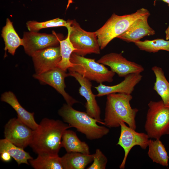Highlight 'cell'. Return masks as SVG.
<instances>
[{"mask_svg": "<svg viewBox=\"0 0 169 169\" xmlns=\"http://www.w3.org/2000/svg\"><path fill=\"white\" fill-rule=\"evenodd\" d=\"M72 127L60 120L43 119L37 128L33 130L29 146L38 155L56 156L62 147L64 131Z\"/></svg>", "mask_w": 169, "mask_h": 169, "instance_id": "obj_1", "label": "cell"}, {"mask_svg": "<svg viewBox=\"0 0 169 169\" xmlns=\"http://www.w3.org/2000/svg\"><path fill=\"white\" fill-rule=\"evenodd\" d=\"M132 98L131 94L123 93L107 95L104 125L110 128H116L124 122L136 130L135 118L138 110L131 107L130 101Z\"/></svg>", "mask_w": 169, "mask_h": 169, "instance_id": "obj_2", "label": "cell"}, {"mask_svg": "<svg viewBox=\"0 0 169 169\" xmlns=\"http://www.w3.org/2000/svg\"><path fill=\"white\" fill-rule=\"evenodd\" d=\"M58 114L65 122L84 134L88 139L101 138L109 132L107 127L97 124V123L101 124L100 121L86 112L76 110L67 104L63 105L59 110Z\"/></svg>", "mask_w": 169, "mask_h": 169, "instance_id": "obj_3", "label": "cell"}, {"mask_svg": "<svg viewBox=\"0 0 169 169\" xmlns=\"http://www.w3.org/2000/svg\"><path fill=\"white\" fill-rule=\"evenodd\" d=\"M149 13L147 9L141 8L130 14L122 16L112 14L96 31L100 49H103L112 39L126 31L137 19Z\"/></svg>", "mask_w": 169, "mask_h": 169, "instance_id": "obj_4", "label": "cell"}, {"mask_svg": "<svg viewBox=\"0 0 169 169\" xmlns=\"http://www.w3.org/2000/svg\"><path fill=\"white\" fill-rule=\"evenodd\" d=\"M70 61L73 65L68 69L69 71L75 72L90 81L98 83L113 81L115 73L103 64L96 62L95 59L86 58L73 52Z\"/></svg>", "mask_w": 169, "mask_h": 169, "instance_id": "obj_5", "label": "cell"}, {"mask_svg": "<svg viewBox=\"0 0 169 169\" xmlns=\"http://www.w3.org/2000/svg\"><path fill=\"white\" fill-rule=\"evenodd\" d=\"M145 129L149 138L160 139L169 134V108L161 100L148 104Z\"/></svg>", "mask_w": 169, "mask_h": 169, "instance_id": "obj_6", "label": "cell"}, {"mask_svg": "<svg viewBox=\"0 0 169 169\" xmlns=\"http://www.w3.org/2000/svg\"><path fill=\"white\" fill-rule=\"evenodd\" d=\"M69 39L76 50L73 53L84 56L89 54H100V48L96 31L89 32L83 29L75 19L70 20L69 26Z\"/></svg>", "mask_w": 169, "mask_h": 169, "instance_id": "obj_7", "label": "cell"}, {"mask_svg": "<svg viewBox=\"0 0 169 169\" xmlns=\"http://www.w3.org/2000/svg\"><path fill=\"white\" fill-rule=\"evenodd\" d=\"M61 35L54 31L52 34L38 32H25L23 38V45L26 54L31 56L36 52L45 49L56 46L59 44Z\"/></svg>", "mask_w": 169, "mask_h": 169, "instance_id": "obj_8", "label": "cell"}, {"mask_svg": "<svg viewBox=\"0 0 169 169\" xmlns=\"http://www.w3.org/2000/svg\"><path fill=\"white\" fill-rule=\"evenodd\" d=\"M120 125L121 131L117 145L121 146L124 151V157L119 166L120 169H123L131 149L135 146H139L142 149H146L148 146L149 138L146 133L137 132L124 122H121Z\"/></svg>", "mask_w": 169, "mask_h": 169, "instance_id": "obj_9", "label": "cell"}, {"mask_svg": "<svg viewBox=\"0 0 169 169\" xmlns=\"http://www.w3.org/2000/svg\"><path fill=\"white\" fill-rule=\"evenodd\" d=\"M97 62L109 66L120 77H124L131 74H140L144 70L142 65L128 60L121 53H111L105 54Z\"/></svg>", "mask_w": 169, "mask_h": 169, "instance_id": "obj_10", "label": "cell"}, {"mask_svg": "<svg viewBox=\"0 0 169 169\" xmlns=\"http://www.w3.org/2000/svg\"><path fill=\"white\" fill-rule=\"evenodd\" d=\"M33 130L19 119L13 118L6 124L4 130L5 138L19 147L24 149L29 146Z\"/></svg>", "mask_w": 169, "mask_h": 169, "instance_id": "obj_11", "label": "cell"}, {"mask_svg": "<svg viewBox=\"0 0 169 169\" xmlns=\"http://www.w3.org/2000/svg\"><path fill=\"white\" fill-rule=\"evenodd\" d=\"M66 71L58 67L45 72L34 74L33 77L41 83L48 84L54 88L64 97L67 104L72 106L79 102L68 94L65 90L64 79L68 76Z\"/></svg>", "mask_w": 169, "mask_h": 169, "instance_id": "obj_12", "label": "cell"}, {"mask_svg": "<svg viewBox=\"0 0 169 169\" xmlns=\"http://www.w3.org/2000/svg\"><path fill=\"white\" fill-rule=\"evenodd\" d=\"M69 71L68 76H71L75 78L80 85L79 93L86 100V113L104 125V122L102 121L100 118V110L95 99L96 95L93 94L91 90L92 84L90 80L75 72Z\"/></svg>", "mask_w": 169, "mask_h": 169, "instance_id": "obj_13", "label": "cell"}, {"mask_svg": "<svg viewBox=\"0 0 169 169\" xmlns=\"http://www.w3.org/2000/svg\"><path fill=\"white\" fill-rule=\"evenodd\" d=\"M36 74H42L57 67L61 59L60 46L49 47L32 56Z\"/></svg>", "mask_w": 169, "mask_h": 169, "instance_id": "obj_14", "label": "cell"}, {"mask_svg": "<svg viewBox=\"0 0 169 169\" xmlns=\"http://www.w3.org/2000/svg\"><path fill=\"white\" fill-rule=\"evenodd\" d=\"M142 76L141 74H131L124 77L120 83L112 86H107L102 83L94 88L98 91L97 97H101L114 93L131 94L135 86L141 80Z\"/></svg>", "mask_w": 169, "mask_h": 169, "instance_id": "obj_15", "label": "cell"}, {"mask_svg": "<svg viewBox=\"0 0 169 169\" xmlns=\"http://www.w3.org/2000/svg\"><path fill=\"white\" fill-rule=\"evenodd\" d=\"M150 13L137 19L125 32L117 38L127 42H135L146 36L155 34V31L149 25L148 19Z\"/></svg>", "mask_w": 169, "mask_h": 169, "instance_id": "obj_16", "label": "cell"}, {"mask_svg": "<svg viewBox=\"0 0 169 169\" xmlns=\"http://www.w3.org/2000/svg\"><path fill=\"white\" fill-rule=\"evenodd\" d=\"M1 100L8 104L15 110L17 118L33 130L38 126L34 118V113L30 112L23 107L18 102L15 95L12 92L8 91L3 93Z\"/></svg>", "mask_w": 169, "mask_h": 169, "instance_id": "obj_17", "label": "cell"}, {"mask_svg": "<svg viewBox=\"0 0 169 169\" xmlns=\"http://www.w3.org/2000/svg\"><path fill=\"white\" fill-rule=\"evenodd\" d=\"M94 154H84L79 152H67L61 157L64 169H84L93 161Z\"/></svg>", "mask_w": 169, "mask_h": 169, "instance_id": "obj_18", "label": "cell"}, {"mask_svg": "<svg viewBox=\"0 0 169 169\" xmlns=\"http://www.w3.org/2000/svg\"><path fill=\"white\" fill-rule=\"evenodd\" d=\"M62 147H64L67 152H76L84 154H90L89 147L85 142L80 140L75 132L66 130L62 135Z\"/></svg>", "mask_w": 169, "mask_h": 169, "instance_id": "obj_19", "label": "cell"}, {"mask_svg": "<svg viewBox=\"0 0 169 169\" xmlns=\"http://www.w3.org/2000/svg\"><path fill=\"white\" fill-rule=\"evenodd\" d=\"M1 36L4 42V50L14 55L16 49L20 46L23 45V40L15 30L13 23L10 19H6L5 25L3 27Z\"/></svg>", "mask_w": 169, "mask_h": 169, "instance_id": "obj_20", "label": "cell"}, {"mask_svg": "<svg viewBox=\"0 0 169 169\" xmlns=\"http://www.w3.org/2000/svg\"><path fill=\"white\" fill-rule=\"evenodd\" d=\"M151 69L156 78L153 89L161 97L165 105L169 108V82L161 68L155 66Z\"/></svg>", "mask_w": 169, "mask_h": 169, "instance_id": "obj_21", "label": "cell"}, {"mask_svg": "<svg viewBox=\"0 0 169 169\" xmlns=\"http://www.w3.org/2000/svg\"><path fill=\"white\" fill-rule=\"evenodd\" d=\"M148 155L153 162L163 166H168L169 157L166 148L160 139L149 140Z\"/></svg>", "mask_w": 169, "mask_h": 169, "instance_id": "obj_22", "label": "cell"}, {"mask_svg": "<svg viewBox=\"0 0 169 169\" xmlns=\"http://www.w3.org/2000/svg\"><path fill=\"white\" fill-rule=\"evenodd\" d=\"M23 149L17 146L5 138L0 140V152L4 151L8 152L18 165L22 163L29 165L28 160L33 159L29 154Z\"/></svg>", "mask_w": 169, "mask_h": 169, "instance_id": "obj_23", "label": "cell"}, {"mask_svg": "<svg viewBox=\"0 0 169 169\" xmlns=\"http://www.w3.org/2000/svg\"><path fill=\"white\" fill-rule=\"evenodd\" d=\"M29 162L35 169H64L59 155H38L37 158L29 160Z\"/></svg>", "mask_w": 169, "mask_h": 169, "instance_id": "obj_24", "label": "cell"}, {"mask_svg": "<svg viewBox=\"0 0 169 169\" xmlns=\"http://www.w3.org/2000/svg\"><path fill=\"white\" fill-rule=\"evenodd\" d=\"M67 29L68 33L67 38L59 41L61 59L57 66L65 71L73 66V64L70 61V57L72 54L76 50L69 39L70 29L69 28Z\"/></svg>", "mask_w": 169, "mask_h": 169, "instance_id": "obj_25", "label": "cell"}, {"mask_svg": "<svg viewBox=\"0 0 169 169\" xmlns=\"http://www.w3.org/2000/svg\"><path fill=\"white\" fill-rule=\"evenodd\" d=\"M140 50L150 53H156L160 50H164L169 52V40L163 38L153 40H139L134 42Z\"/></svg>", "mask_w": 169, "mask_h": 169, "instance_id": "obj_26", "label": "cell"}, {"mask_svg": "<svg viewBox=\"0 0 169 169\" xmlns=\"http://www.w3.org/2000/svg\"><path fill=\"white\" fill-rule=\"evenodd\" d=\"M69 23V20L66 21L62 19L57 18L43 22L29 21L27 22L26 25L29 31L38 32L41 29L49 28L65 27L67 28Z\"/></svg>", "mask_w": 169, "mask_h": 169, "instance_id": "obj_27", "label": "cell"}, {"mask_svg": "<svg viewBox=\"0 0 169 169\" xmlns=\"http://www.w3.org/2000/svg\"><path fill=\"white\" fill-rule=\"evenodd\" d=\"M108 161L107 158L99 149L94 154L93 163L87 169H105Z\"/></svg>", "mask_w": 169, "mask_h": 169, "instance_id": "obj_28", "label": "cell"}, {"mask_svg": "<svg viewBox=\"0 0 169 169\" xmlns=\"http://www.w3.org/2000/svg\"><path fill=\"white\" fill-rule=\"evenodd\" d=\"M0 158L2 161L4 162H8L11 161L12 157L7 151H4L0 152Z\"/></svg>", "mask_w": 169, "mask_h": 169, "instance_id": "obj_29", "label": "cell"}, {"mask_svg": "<svg viewBox=\"0 0 169 169\" xmlns=\"http://www.w3.org/2000/svg\"><path fill=\"white\" fill-rule=\"evenodd\" d=\"M166 34V40H169V25L165 31Z\"/></svg>", "mask_w": 169, "mask_h": 169, "instance_id": "obj_30", "label": "cell"}, {"mask_svg": "<svg viewBox=\"0 0 169 169\" xmlns=\"http://www.w3.org/2000/svg\"><path fill=\"white\" fill-rule=\"evenodd\" d=\"M156 0H154L155 2ZM162 0L163 1L167 3L168 4V6H169V0Z\"/></svg>", "mask_w": 169, "mask_h": 169, "instance_id": "obj_31", "label": "cell"}]
</instances>
